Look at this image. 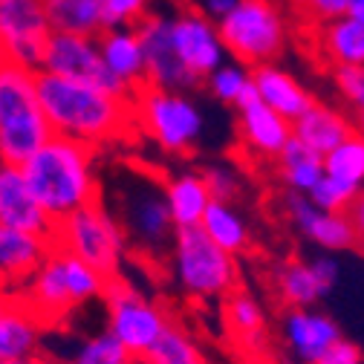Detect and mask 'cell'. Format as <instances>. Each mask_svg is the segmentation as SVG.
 Instances as JSON below:
<instances>
[{
    "label": "cell",
    "instance_id": "15",
    "mask_svg": "<svg viewBox=\"0 0 364 364\" xmlns=\"http://www.w3.org/2000/svg\"><path fill=\"white\" fill-rule=\"evenodd\" d=\"M287 214L292 220L295 229L315 246H321L330 255L338 252H350L358 246V235L361 229L355 225V220L350 214H336V211H324L309 203L306 194H287Z\"/></svg>",
    "mask_w": 364,
    "mask_h": 364
},
{
    "label": "cell",
    "instance_id": "45",
    "mask_svg": "<svg viewBox=\"0 0 364 364\" xmlns=\"http://www.w3.org/2000/svg\"><path fill=\"white\" fill-rule=\"evenodd\" d=\"M12 304V292L9 289H4V287H0V312H4L6 306Z\"/></svg>",
    "mask_w": 364,
    "mask_h": 364
},
{
    "label": "cell",
    "instance_id": "29",
    "mask_svg": "<svg viewBox=\"0 0 364 364\" xmlns=\"http://www.w3.org/2000/svg\"><path fill=\"white\" fill-rule=\"evenodd\" d=\"M278 295L287 304V309H312L321 298H327L324 287L318 284L309 260H289L278 269L275 275Z\"/></svg>",
    "mask_w": 364,
    "mask_h": 364
},
{
    "label": "cell",
    "instance_id": "42",
    "mask_svg": "<svg viewBox=\"0 0 364 364\" xmlns=\"http://www.w3.org/2000/svg\"><path fill=\"white\" fill-rule=\"evenodd\" d=\"M237 4H240V0H197L194 9H197L203 18H208L211 23H217V21H223L225 15H229Z\"/></svg>",
    "mask_w": 364,
    "mask_h": 364
},
{
    "label": "cell",
    "instance_id": "4",
    "mask_svg": "<svg viewBox=\"0 0 364 364\" xmlns=\"http://www.w3.org/2000/svg\"><path fill=\"white\" fill-rule=\"evenodd\" d=\"M53 136L35 93V73L0 64V162L23 165Z\"/></svg>",
    "mask_w": 364,
    "mask_h": 364
},
{
    "label": "cell",
    "instance_id": "20",
    "mask_svg": "<svg viewBox=\"0 0 364 364\" xmlns=\"http://www.w3.org/2000/svg\"><path fill=\"white\" fill-rule=\"evenodd\" d=\"M50 240L0 225V287L9 289L12 295L21 292L23 284L32 278V272L41 266V260L50 255Z\"/></svg>",
    "mask_w": 364,
    "mask_h": 364
},
{
    "label": "cell",
    "instance_id": "6",
    "mask_svg": "<svg viewBox=\"0 0 364 364\" xmlns=\"http://www.w3.org/2000/svg\"><path fill=\"white\" fill-rule=\"evenodd\" d=\"M171 269L179 289L197 301H223L237 287V257L217 249L200 225L173 229Z\"/></svg>",
    "mask_w": 364,
    "mask_h": 364
},
{
    "label": "cell",
    "instance_id": "11",
    "mask_svg": "<svg viewBox=\"0 0 364 364\" xmlns=\"http://www.w3.org/2000/svg\"><path fill=\"white\" fill-rule=\"evenodd\" d=\"M53 35L43 0H0V55L38 73L47 38Z\"/></svg>",
    "mask_w": 364,
    "mask_h": 364
},
{
    "label": "cell",
    "instance_id": "47",
    "mask_svg": "<svg viewBox=\"0 0 364 364\" xmlns=\"http://www.w3.org/2000/svg\"><path fill=\"white\" fill-rule=\"evenodd\" d=\"M0 64H4V55H0Z\"/></svg>",
    "mask_w": 364,
    "mask_h": 364
},
{
    "label": "cell",
    "instance_id": "24",
    "mask_svg": "<svg viewBox=\"0 0 364 364\" xmlns=\"http://www.w3.org/2000/svg\"><path fill=\"white\" fill-rule=\"evenodd\" d=\"M43 330L47 327L12 295V304L0 312V361L41 353Z\"/></svg>",
    "mask_w": 364,
    "mask_h": 364
},
{
    "label": "cell",
    "instance_id": "32",
    "mask_svg": "<svg viewBox=\"0 0 364 364\" xmlns=\"http://www.w3.org/2000/svg\"><path fill=\"white\" fill-rule=\"evenodd\" d=\"M139 364H205V361L191 333L171 318V324L165 327L159 341L145 353Z\"/></svg>",
    "mask_w": 364,
    "mask_h": 364
},
{
    "label": "cell",
    "instance_id": "49",
    "mask_svg": "<svg viewBox=\"0 0 364 364\" xmlns=\"http://www.w3.org/2000/svg\"><path fill=\"white\" fill-rule=\"evenodd\" d=\"M194 4H197V0H194Z\"/></svg>",
    "mask_w": 364,
    "mask_h": 364
},
{
    "label": "cell",
    "instance_id": "1",
    "mask_svg": "<svg viewBox=\"0 0 364 364\" xmlns=\"http://www.w3.org/2000/svg\"><path fill=\"white\" fill-rule=\"evenodd\" d=\"M35 93L47 124L55 136L87 148L110 145L136 127L130 99L107 93L102 87L61 78L53 73H35Z\"/></svg>",
    "mask_w": 364,
    "mask_h": 364
},
{
    "label": "cell",
    "instance_id": "37",
    "mask_svg": "<svg viewBox=\"0 0 364 364\" xmlns=\"http://www.w3.org/2000/svg\"><path fill=\"white\" fill-rule=\"evenodd\" d=\"M333 84H336V93L344 99V105H350L358 116L364 107V67L336 64L333 67Z\"/></svg>",
    "mask_w": 364,
    "mask_h": 364
},
{
    "label": "cell",
    "instance_id": "9",
    "mask_svg": "<svg viewBox=\"0 0 364 364\" xmlns=\"http://www.w3.org/2000/svg\"><path fill=\"white\" fill-rule=\"evenodd\" d=\"M102 298L107 304V333L124 347L130 361H142L171 324V315L124 278L107 281Z\"/></svg>",
    "mask_w": 364,
    "mask_h": 364
},
{
    "label": "cell",
    "instance_id": "14",
    "mask_svg": "<svg viewBox=\"0 0 364 364\" xmlns=\"http://www.w3.org/2000/svg\"><path fill=\"white\" fill-rule=\"evenodd\" d=\"M171 43L173 53L200 84L208 73H214L225 61L223 41L217 35V23L203 18L197 9H182L171 15Z\"/></svg>",
    "mask_w": 364,
    "mask_h": 364
},
{
    "label": "cell",
    "instance_id": "23",
    "mask_svg": "<svg viewBox=\"0 0 364 364\" xmlns=\"http://www.w3.org/2000/svg\"><path fill=\"white\" fill-rule=\"evenodd\" d=\"M165 194V205L171 214L173 229H188V225H200L211 194L205 188V182L200 176V171H179L171 179H165L162 186Z\"/></svg>",
    "mask_w": 364,
    "mask_h": 364
},
{
    "label": "cell",
    "instance_id": "31",
    "mask_svg": "<svg viewBox=\"0 0 364 364\" xmlns=\"http://www.w3.org/2000/svg\"><path fill=\"white\" fill-rule=\"evenodd\" d=\"M278 168H281V176L287 182V188L295 191V194H309L315 182L324 176L321 156L312 154L309 148H304L295 139H289L287 148L278 154Z\"/></svg>",
    "mask_w": 364,
    "mask_h": 364
},
{
    "label": "cell",
    "instance_id": "28",
    "mask_svg": "<svg viewBox=\"0 0 364 364\" xmlns=\"http://www.w3.org/2000/svg\"><path fill=\"white\" fill-rule=\"evenodd\" d=\"M203 84L208 87V93L225 105V107H249L257 102V93H255V84H252V70L237 64V61H223L214 73H208L203 78Z\"/></svg>",
    "mask_w": 364,
    "mask_h": 364
},
{
    "label": "cell",
    "instance_id": "30",
    "mask_svg": "<svg viewBox=\"0 0 364 364\" xmlns=\"http://www.w3.org/2000/svg\"><path fill=\"white\" fill-rule=\"evenodd\" d=\"M225 324L232 336L246 347H260L266 338V312L249 292L225 295Z\"/></svg>",
    "mask_w": 364,
    "mask_h": 364
},
{
    "label": "cell",
    "instance_id": "3",
    "mask_svg": "<svg viewBox=\"0 0 364 364\" xmlns=\"http://www.w3.org/2000/svg\"><path fill=\"white\" fill-rule=\"evenodd\" d=\"M105 284L107 281L93 266H87L70 252L53 246L50 255L32 272V278L23 284V289L15 292V298L43 327H50L61 321V318H67L73 309L102 298Z\"/></svg>",
    "mask_w": 364,
    "mask_h": 364
},
{
    "label": "cell",
    "instance_id": "19",
    "mask_svg": "<svg viewBox=\"0 0 364 364\" xmlns=\"http://www.w3.org/2000/svg\"><path fill=\"white\" fill-rule=\"evenodd\" d=\"M96 43L107 73L133 96L145 84V55H142V43L136 29L133 26L102 29L96 35Z\"/></svg>",
    "mask_w": 364,
    "mask_h": 364
},
{
    "label": "cell",
    "instance_id": "44",
    "mask_svg": "<svg viewBox=\"0 0 364 364\" xmlns=\"http://www.w3.org/2000/svg\"><path fill=\"white\" fill-rule=\"evenodd\" d=\"M344 18L364 21V0H344Z\"/></svg>",
    "mask_w": 364,
    "mask_h": 364
},
{
    "label": "cell",
    "instance_id": "17",
    "mask_svg": "<svg viewBox=\"0 0 364 364\" xmlns=\"http://www.w3.org/2000/svg\"><path fill=\"white\" fill-rule=\"evenodd\" d=\"M338 338H341V327L327 312L287 309L284 315V341L301 364H315V358Z\"/></svg>",
    "mask_w": 364,
    "mask_h": 364
},
{
    "label": "cell",
    "instance_id": "7",
    "mask_svg": "<svg viewBox=\"0 0 364 364\" xmlns=\"http://www.w3.org/2000/svg\"><path fill=\"white\" fill-rule=\"evenodd\" d=\"M130 107L133 124L142 127L168 154H188L203 139L205 116L188 93L142 84L130 96Z\"/></svg>",
    "mask_w": 364,
    "mask_h": 364
},
{
    "label": "cell",
    "instance_id": "10",
    "mask_svg": "<svg viewBox=\"0 0 364 364\" xmlns=\"http://www.w3.org/2000/svg\"><path fill=\"white\" fill-rule=\"evenodd\" d=\"M122 208H119V229L124 235L127 252H142V255H156L165 257L173 240V223L165 205L162 186L148 179H133L130 188L119 194Z\"/></svg>",
    "mask_w": 364,
    "mask_h": 364
},
{
    "label": "cell",
    "instance_id": "34",
    "mask_svg": "<svg viewBox=\"0 0 364 364\" xmlns=\"http://www.w3.org/2000/svg\"><path fill=\"white\" fill-rule=\"evenodd\" d=\"M312 205L324 208V211H336V214H350L353 205L358 203L361 197V188L355 186H347V182H338V179H330V176H321L312 186V191L306 194Z\"/></svg>",
    "mask_w": 364,
    "mask_h": 364
},
{
    "label": "cell",
    "instance_id": "43",
    "mask_svg": "<svg viewBox=\"0 0 364 364\" xmlns=\"http://www.w3.org/2000/svg\"><path fill=\"white\" fill-rule=\"evenodd\" d=\"M0 364H58L55 358L43 355V353H32V355H23V358H12V361H0Z\"/></svg>",
    "mask_w": 364,
    "mask_h": 364
},
{
    "label": "cell",
    "instance_id": "46",
    "mask_svg": "<svg viewBox=\"0 0 364 364\" xmlns=\"http://www.w3.org/2000/svg\"><path fill=\"white\" fill-rule=\"evenodd\" d=\"M278 364H295V361H289V358H284V361H278Z\"/></svg>",
    "mask_w": 364,
    "mask_h": 364
},
{
    "label": "cell",
    "instance_id": "48",
    "mask_svg": "<svg viewBox=\"0 0 364 364\" xmlns=\"http://www.w3.org/2000/svg\"><path fill=\"white\" fill-rule=\"evenodd\" d=\"M130 364H139V361H130Z\"/></svg>",
    "mask_w": 364,
    "mask_h": 364
},
{
    "label": "cell",
    "instance_id": "38",
    "mask_svg": "<svg viewBox=\"0 0 364 364\" xmlns=\"http://www.w3.org/2000/svg\"><path fill=\"white\" fill-rule=\"evenodd\" d=\"M151 12V0H105L102 6V26L119 29V26H136Z\"/></svg>",
    "mask_w": 364,
    "mask_h": 364
},
{
    "label": "cell",
    "instance_id": "18",
    "mask_svg": "<svg viewBox=\"0 0 364 364\" xmlns=\"http://www.w3.org/2000/svg\"><path fill=\"white\" fill-rule=\"evenodd\" d=\"M252 84H255V93L257 102L266 105L269 110H275L281 119H287L289 124L309 110V105L315 102L309 90L284 67L278 64H260L252 67Z\"/></svg>",
    "mask_w": 364,
    "mask_h": 364
},
{
    "label": "cell",
    "instance_id": "36",
    "mask_svg": "<svg viewBox=\"0 0 364 364\" xmlns=\"http://www.w3.org/2000/svg\"><path fill=\"white\" fill-rule=\"evenodd\" d=\"M205 188L211 194V200H220V203H235L240 197V176L237 171L229 165V162H208L203 171H200Z\"/></svg>",
    "mask_w": 364,
    "mask_h": 364
},
{
    "label": "cell",
    "instance_id": "12",
    "mask_svg": "<svg viewBox=\"0 0 364 364\" xmlns=\"http://www.w3.org/2000/svg\"><path fill=\"white\" fill-rule=\"evenodd\" d=\"M38 70L41 73L61 75V78L93 84V87L107 90V93H116V96L130 99L127 90L107 73L96 38L70 35V32H53L47 38V47H43V58H41V67Z\"/></svg>",
    "mask_w": 364,
    "mask_h": 364
},
{
    "label": "cell",
    "instance_id": "35",
    "mask_svg": "<svg viewBox=\"0 0 364 364\" xmlns=\"http://www.w3.org/2000/svg\"><path fill=\"white\" fill-rule=\"evenodd\" d=\"M67 364H130V355L107 330H102L81 341V347L73 353Z\"/></svg>",
    "mask_w": 364,
    "mask_h": 364
},
{
    "label": "cell",
    "instance_id": "40",
    "mask_svg": "<svg viewBox=\"0 0 364 364\" xmlns=\"http://www.w3.org/2000/svg\"><path fill=\"white\" fill-rule=\"evenodd\" d=\"M309 266H312V272H315L318 284H321V287H324V292L330 295V292L338 287V281H341V263H338V257H336V255H330V252H324V255L312 257V260H309Z\"/></svg>",
    "mask_w": 364,
    "mask_h": 364
},
{
    "label": "cell",
    "instance_id": "39",
    "mask_svg": "<svg viewBox=\"0 0 364 364\" xmlns=\"http://www.w3.org/2000/svg\"><path fill=\"white\" fill-rule=\"evenodd\" d=\"M315 364H364V358H361V347L341 336L315 358Z\"/></svg>",
    "mask_w": 364,
    "mask_h": 364
},
{
    "label": "cell",
    "instance_id": "25",
    "mask_svg": "<svg viewBox=\"0 0 364 364\" xmlns=\"http://www.w3.org/2000/svg\"><path fill=\"white\" fill-rule=\"evenodd\" d=\"M200 229L205 232V237L223 249L229 252L232 257L243 255L249 249V223L243 220V214L235 208V203H220V200H211L203 220H200Z\"/></svg>",
    "mask_w": 364,
    "mask_h": 364
},
{
    "label": "cell",
    "instance_id": "13",
    "mask_svg": "<svg viewBox=\"0 0 364 364\" xmlns=\"http://www.w3.org/2000/svg\"><path fill=\"white\" fill-rule=\"evenodd\" d=\"M142 43L145 55V84L159 90H176V93H188L200 87V81L182 67V61L173 53L171 43V15L148 12L139 23L133 26Z\"/></svg>",
    "mask_w": 364,
    "mask_h": 364
},
{
    "label": "cell",
    "instance_id": "33",
    "mask_svg": "<svg viewBox=\"0 0 364 364\" xmlns=\"http://www.w3.org/2000/svg\"><path fill=\"white\" fill-rule=\"evenodd\" d=\"M321 162H324V176L361 188L364 186V139H361V133L347 136L341 145H336L330 154L321 156Z\"/></svg>",
    "mask_w": 364,
    "mask_h": 364
},
{
    "label": "cell",
    "instance_id": "27",
    "mask_svg": "<svg viewBox=\"0 0 364 364\" xmlns=\"http://www.w3.org/2000/svg\"><path fill=\"white\" fill-rule=\"evenodd\" d=\"M102 6L105 0H43L53 32H70V35H87L96 38L102 26Z\"/></svg>",
    "mask_w": 364,
    "mask_h": 364
},
{
    "label": "cell",
    "instance_id": "16",
    "mask_svg": "<svg viewBox=\"0 0 364 364\" xmlns=\"http://www.w3.org/2000/svg\"><path fill=\"white\" fill-rule=\"evenodd\" d=\"M0 225L53 243L55 220L38 205L18 165L0 162Z\"/></svg>",
    "mask_w": 364,
    "mask_h": 364
},
{
    "label": "cell",
    "instance_id": "8",
    "mask_svg": "<svg viewBox=\"0 0 364 364\" xmlns=\"http://www.w3.org/2000/svg\"><path fill=\"white\" fill-rule=\"evenodd\" d=\"M53 246L70 252L73 257L93 266L105 281L122 278V263L127 257V243L116 217L102 205L90 203L70 217L55 223Z\"/></svg>",
    "mask_w": 364,
    "mask_h": 364
},
{
    "label": "cell",
    "instance_id": "21",
    "mask_svg": "<svg viewBox=\"0 0 364 364\" xmlns=\"http://www.w3.org/2000/svg\"><path fill=\"white\" fill-rule=\"evenodd\" d=\"M237 130L243 148L263 159H278V154L292 139V124L260 102L237 110Z\"/></svg>",
    "mask_w": 364,
    "mask_h": 364
},
{
    "label": "cell",
    "instance_id": "2",
    "mask_svg": "<svg viewBox=\"0 0 364 364\" xmlns=\"http://www.w3.org/2000/svg\"><path fill=\"white\" fill-rule=\"evenodd\" d=\"M21 173L38 205L55 223L73 211L99 203V179L93 171V148L64 136H50L23 165Z\"/></svg>",
    "mask_w": 364,
    "mask_h": 364
},
{
    "label": "cell",
    "instance_id": "22",
    "mask_svg": "<svg viewBox=\"0 0 364 364\" xmlns=\"http://www.w3.org/2000/svg\"><path fill=\"white\" fill-rule=\"evenodd\" d=\"M353 133H358V127L341 110L321 105V102H312L309 110L292 122V139L318 156L330 154L336 145H341Z\"/></svg>",
    "mask_w": 364,
    "mask_h": 364
},
{
    "label": "cell",
    "instance_id": "5",
    "mask_svg": "<svg viewBox=\"0 0 364 364\" xmlns=\"http://www.w3.org/2000/svg\"><path fill=\"white\" fill-rule=\"evenodd\" d=\"M217 35L225 55L252 70L260 64H275L284 55L289 43V23L278 0H240L223 21H217Z\"/></svg>",
    "mask_w": 364,
    "mask_h": 364
},
{
    "label": "cell",
    "instance_id": "41",
    "mask_svg": "<svg viewBox=\"0 0 364 364\" xmlns=\"http://www.w3.org/2000/svg\"><path fill=\"white\" fill-rule=\"evenodd\" d=\"M298 6H301L315 23H327V21L344 15V0H298Z\"/></svg>",
    "mask_w": 364,
    "mask_h": 364
},
{
    "label": "cell",
    "instance_id": "26",
    "mask_svg": "<svg viewBox=\"0 0 364 364\" xmlns=\"http://www.w3.org/2000/svg\"><path fill=\"white\" fill-rule=\"evenodd\" d=\"M318 47L336 64L364 67V21L355 18H333L318 23Z\"/></svg>",
    "mask_w": 364,
    "mask_h": 364
}]
</instances>
